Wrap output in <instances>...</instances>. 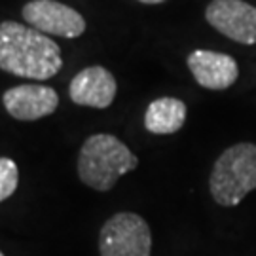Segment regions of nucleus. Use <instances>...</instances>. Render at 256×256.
<instances>
[{
    "label": "nucleus",
    "instance_id": "f257e3e1",
    "mask_svg": "<svg viewBox=\"0 0 256 256\" xmlns=\"http://www.w3.org/2000/svg\"><path fill=\"white\" fill-rule=\"evenodd\" d=\"M61 48L48 34L18 21L0 23V68L6 72L30 78L50 80L61 70Z\"/></svg>",
    "mask_w": 256,
    "mask_h": 256
},
{
    "label": "nucleus",
    "instance_id": "f03ea898",
    "mask_svg": "<svg viewBox=\"0 0 256 256\" xmlns=\"http://www.w3.org/2000/svg\"><path fill=\"white\" fill-rule=\"evenodd\" d=\"M138 158L110 133H95L84 140L78 154V176L97 192H108L124 174L135 171Z\"/></svg>",
    "mask_w": 256,
    "mask_h": 256
},
{
    "label": "nucleus",
    "instance_id": "7ed1b4c3",
    "mask_svg": "<svg viewBox=\"0 0 256 256\" xmlns=\"http://www.w3.org/2000/svg\"><path fill=\"white\" fill-rule=\"evenodd\" d=\"M252 190H256V144L238 142L216 158L209 192L220 207H236Z\"/></svg>",
    "mask_w": 256,
    "mask_h": 256
},
{
    "label": "nucleus",
    "instance_id": "20e7f679",
    "mask_svg": "<svg viewBox=\"0 0 256 256\" xmlns=\"http://www.w3.org/2000/svg\"><path fill=\"white\" fill-rule=\"evenodd\" d=\"M101 256H150L152 234L146 220L137 212H116L99 234Z\"/></svg>",
    "mask_w": 256,
    "mask_h": 256
},
{
    "label": "nucleus",
    "instance_id": "39448f33",
    "mask_svg": "<svg viewBox=\"0 0 256 256\" xmlns=\"http://www.w3.org/2000/svg\"><path fill=\"white\" fill-rule=\"evenodd\" d=\"M205 19L220 34L238 44H256V8L245 0H212L205 8Z\"/></svg>",
    "mask_w": 256,
    "mask_h": 256
},
{
    "label": "nucleus",
    "instance_id": "423d86ee",
    "mask_svg": "<svg viewBox=\"0 0 256 256\" xmlns=\"http://www.w3.org/2000/svg\"><path fill=\"white\" fill-rule=\"evenodd\" d=\"M23 18L42 34L78 38L86 32V19L82 14L55 0H30L23 6Z\"/></svg>",
    "mask_w": 256,
    "mask_h": 256
},
{
    "label": "nucleus",
    "instance_id": "0eeeda50",
    "mask_svg": "<svg viewBox=\"0 0 256 256\" xmlns=\"http://www.w3.org/2000/svg\"><path fill=\"white\" fill-rule=\"evenodd\" d=\"M2 102L14 120L34 122L54 114L59 106V95L50 86L23 84L6 90L2 95Z\"/></svg>",
    "mask_w": 256,
    "mask_h": 256
},
{
    "label": "nucleus",
    "instance_id": "6e6552de",
    "mask_svg": "<svg viewBox=\"0 0 256 256\" xmlns=\"http://www.w3.org/2000/svg\"><path fill=\"white\" fill-rule=\"evenodd\" d=\"M186 63L194 74V80L210 92H224L239 78L238 61L228 54L212 50H194Z\"/></svg>",
    "mask_w": 256,
    "mask_h": 256
},
{
    "label": "nucleus",
    "instance_id": "1a4fd4ad",
    "mask_svg": "<svg viewBox=\"0 0 256 256\" xmlns=\"http://www.w3.org/2000/svg\"><path fill=\"white\" fill-rule=\"evenodd\" d=\"M118 84L108 68L93 64L74 76L68 86V97L78 106L108 108L116 99Z\"/></svg>",
    "mask_w": 256,
    "mask_h": 256
},
{
    "label": "nucleus",
    "instance_id": "9d476101",
    "mask_svg": "<svg viewBox=\"0 0 256 256\" xmlns=\"http://www.w3.org/2000/svg\"><path fill=\"white\" fill-rule=\"evenodd\" d=\"M188 116L184 101L174 97H160L148 104L144 112V128L152 135H173L180 131Z\"/></svg>",
    "mask_w": 256,
    "mask_h": 256
},
{
    "label": "nucleus",
    "instance_id": "9b49d317",
    "mask_svg": "<svg viewBox=\"0 0 256 256\" xmlns=\"http://www.w3.org/2000/svg\"><path fill=\"white\" fill-rule=\"evenodd\" d=\"M19 169L14 160L0 158V203L8 200L12 194L18 190Z\"/></svg>",
    "mask_w": 256,
    "mask_h": 256
},
{
    "label": "nucleus",
    "instance_id": "f8f14e48",
    "mask_svg": "<svg viewBox=\"0 0 256 256\" xmlns=\"http://www.w3.org/2000/svg\"><path fill=\"white\" fill-rule=\"evenodd\" d=\"M138 2H142V4H164L165 0H138Z\"/></svg>",
    "mask_w": 256,
    "mask_h": 256
},
{
    "label": "nucleus",
    "instance_id": "ddd939ff",
    "mask_svg": "<svg viewBox=\"0 0 256 256\" xmlns=\"http://www.w3.org/2000/svg\"><path fill=\"white\" fill-rule=\"evenodd\" d=\"M0 256H4V254H2V250H0Z\"/></svg>",
    "mask_w": 256,
    "mask_h": 256
}]
</instances>
